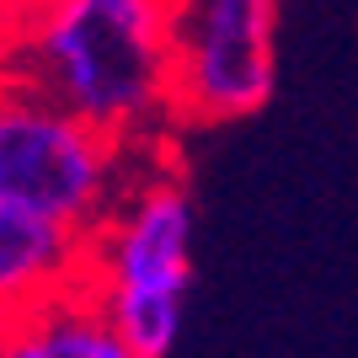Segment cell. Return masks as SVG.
Masks as SVG:
<instances>
[{
    "mask_svg": "<svg viewBox=\"0 0 358 358\" xmlns=\"http://www.w3.org/2000/svg\"><path fill=\"white\" fill-rule=\"evenodd\" d=\"M0 64L102 134L139 145L171 123L177 0H32Z\"/></svg>",
    "mask_w": 358,
    "mask_h": 358,
    "instance_id": "1",
    "label": "cell"
},
{
    "mask_svg": "<svg viewBox=\"0 0 358 358\" xmlns=\"http://www.w3.org/2000/svg\"><path fill=\"white\" fill-rule=\"evenodd\" d=\"M278 86V0H177L171 118L193 129L257 118Z\"/></svg>",
    "mask_w": 358,
    "mask_h": 358,
    "instance_id": "4",
    "label": "cell"
},
{
    "mask_svg": "<svg viewBox=\"0 0 358 358\" xmlns=\"http://www.w3.org/2000/svg\"><path fill=\"white\" fill-rule=\"evenodd\" d=\"M0 358H139L118 337L91 289L48 299L32 315L0 327Z\"/></svg>",
    "mask_w": 358,
    "mask_h": 358,
    "instance_id": "6",
    "label": "cell"
},
{
    "mask_svg": "<svg viewBox=\"0 0 358 358\" xmlns=\"http://www.w3.org/2000/svg\"><path fill=\"white\" fill-rule=\"evenodd\" d=\"M27 11H32V0H0V59L16 43V32L27 27Z\"/></svg>",
    "mask_w": 358,
    "mask_h": 358,
    "instance_id": "7",
    "label": "cell"
},
{
    "mask_svg": "<svg viewBox=\"0 0 358 358\" xmlns=\"http://www.w3.org/2000/svg\"><path fill=\"white\" fill-rule=\"evenodd\" d=\"M91 284V236L0 198V327Z\"/></svg>",
    "mask_w": 358,
    "mask_h": 358,
    "instance_id": "5",
    "label": "cell"
},
{
    "mask_svg": "<svg viewBox=\"0 0 358 358\" xmlns=\"http://www.w3.org/2000/svg\"><path fill=\"white\" fill-rule=\"evenodd\" d=\"M198 214L187 182L150 171L129 182L91 236V294L139 358H171L193 299Z\"/></svg>",
    "mask_w": 358,
    "mask_h": 358,
    "instance_id": "2",
    "label": "cell"
},
{
    "mask_svg": "<svg viewBox=\"0 0 358 358\" xmlns=\"http://www.w3.org/2000/svg\"><path fill=\"white\" fill-rule=\"evenodd\" d=\"M123 139L0 70V198L96 236L123 198Z\"/></svg>",
    "mask_w": 358,
    "mask_h": 358,
    "instance_id": "3",
    "label": "cell"
}]
</instances>
